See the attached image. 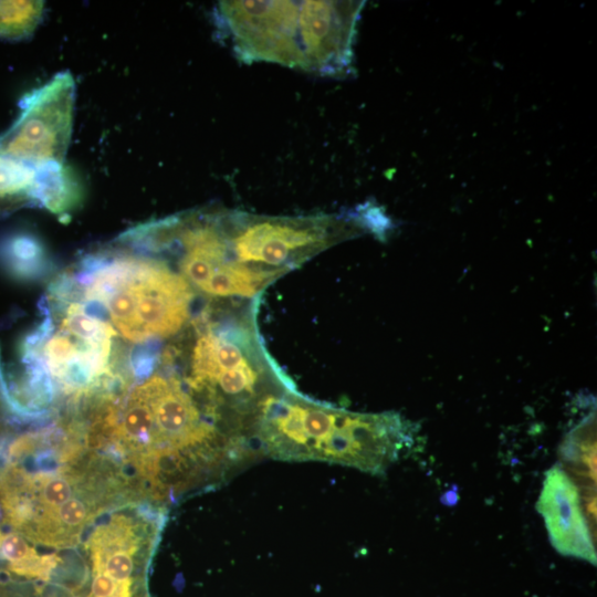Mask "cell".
<instances>
[{
	"label": "cell",
	"mask_w": 597,
	"mask_h": 597,
	"mask_svg": "<svg viewBox=\"0 0 597 597\" xmlns=\"http://www.w3.org/2000/svg\"><path fill=\"white\" fill-rule=\"evenodd\" d=\"M256 438L263 455L324 461L384 473L412 441L398 413H360L321 404L294 387L262 405Z\"/></svg>",
	"instance_id": "6da1fadb"
},
{
	"label": "cell",
	"mask_w": 597,
	"mask_h": 597,
	"mask_svg": "<svg viewBox=\"0 0 597 597\" xmlns=\"http://www.w3.org/2000/svg\"><path fill=\"white\" fill-rule=\"evenodd\" d=\"M70 450L64 463L31 467L9 458L0 470V511L10 530L33 544L70 548L114 502L118 478L93 458L75 463Z\"/></svg>",
	"instance_id": "7a4b0ae2"
},
{
	"label": "cell",
	"mask_w": 597,
	"mask_h": 597,
	"mask_svg": "<svg viewBox=\"0 0 597 597\" xmlns=\"http://www.w3.org/2000/svg\"><path fill=\"white\" fill-rule=\"evenodd\" d=\"M233 262L274 280L347 235L348 221L334 214L272 217L221 210Z\"/></svg>",
	"instance_id": "3957f363"
},
{
	"label": "cell",
	"mask_w": 597,
	"mask_h": 597,
	"mask_svg": "<svg viewBox=\"0 0 597 597\" xmlns=\"http://www.w3.org/2000/svg\"><path fill=\"white\" fill-rule=\"evenodd\" d=\"M163 511L126 505L102 514L88 530L83 547L90 566L84 597H138L160 530Z\"/></svg>",
	"instance_id": "277c9868"
},
{
	"label": "cell",
	"mask_w": 597,
	"mask_h": 597,
	"mask_svg": "<svg viewBox=\"0 0 597 597\" xmlns=\"http://www.w3.org/2000/svg\"><path fill=\"white\" fill-rule=\"evenodd\" d=\"M300 8L301 1H219L214 13L222 38L242 62L306 71Z\"/></svg>",
	"instance_id": "5b68a950"
},
{
	"label": "cell",
	"mask_w": 597,
	"mask_h": 597,
	"mask_svg": "<svg viewBox=\"0 0 597 597\" xmlns=\"http://www.w3.org/2000/svg\"><path fill=\"white\" fill-rule=\"evenodd\" d=\"M75 83L62 72L32 92L14 124L0 136V157L33 167L63 164L73 127Z\"/></svg>",
	"instance_id": "8992f818"
},
{
	"label": "cell",
	"mask_w": 597,
	"mask_h": 597,
	"mask_svg": "<svg viewBox=\"0 0 597 597\" xmlns=\"http://www.w3.org/2000/svg\"><path fill=\"white\" fill-rule=\"evenodd\" d=\"M123 281L134 305V342L169 337L188 320L191 287L164 262L123 254Z\"/></svg>",
	"instance_id": "52a82bcc"
},
{
	"label": "cell",
	"mask_w": 597,
	"mask_h": 597,
	"mask_svg": "<svg viewBox=\"0 0 597 597\" xmlns=\"http://www.w3.org/2000/svg\"><path fill=\"white\" fill-rule=\"evenodd\" d=\"M595 503L561 463L546 472L536 506L559 554L596 564Z\"/></svg>",
	"instance_id": "ba28073f"
},
{
	"label": "cell",
	"mask_w": 597,
	"mask_h": 597,
	"mask_svg": "<svg viewBox=\"0 0 597 597\" xmlns=\"http://www.w3.org/2000/svg\"><path fill=\"white\" fill-rule=\"evenodd\" d=\"M353 3L305 0L301 1V42L306 72L336 75L349 60Z\"/></svg>",
	"instance_id": "9c48e42d"
},
{
	"label": "cell",
	"mask_w": 597,
	"mask_h": 597,
	"mask_svg": "<svg viewBox=\"0 0 597 597\" xmlns=\"http://www.w3.org/2000/svg\"><path fill=\"white\" fill-rule=\"evenodd\" d=\"M0 563L13 576L48 582L60 558L56 554H39L23 535L0 527Z\"/></svg>",
	"instance_id": "30bf717a"
},
{
	"label": "cell",
	"mask_w": 597,
	"mask_h": 597,
	"mask_svg": "<svg viewBox=\"0 0 597 597\" xmlns=\"http://www.w3.org/2000/svg\"><path fill=\"white\" fill-rule=\"evenodd\" d=\"M0 263L11 276L22 281L40 280L52 269L45 245L30 233H17L3 240Z\"/></svg>",
	"instance_id": "8fae6325"
},
{
	"label": "cell",
	"mask_w": 597,
	"mask_h": 597,
	"mask_svg": "<svg viewBox=\"0 0 597 597\" xmlns=\"http://www.w3.org/2000/svg\"><path fill=\"white\" fill-rule=\"evenodd\" d=\"M35 171L34 201L59 216L69 213L81 202V185L74 172L63 164L40 165Z\"/></svg>",
	"instance_id": "7c38bea8"
},
{
	"label": "cell",
	"mask_w": 597,
	"mask_h": 597,
	"mask_svg": "<svg viewBox=\"0 0 597 597\" xmlns=\"http://www.w3.org/2000/svg\"><path fill=\"white\" fill-rule=\"evenodd\" d=\"M35 167L0 157V214L34 201Z\"/></svg>",
	"instance_id": "4fadbf2b"
},
{
	"label": "cell",
	"mask_w": 597,
	"mask_h": 597,
	"mask_svg": "<svg viewBox=\"0 0 597 597\" xmlns=\"http://www.w3.org/2000/svg\"><path fill=\"white\" fill-rule=\"evenodd\" d=\"M42 10V1H0V38L28 36L40 22Z\"/></svg>",
	"instance_id": "5bb4252c"
}]
</instances>
